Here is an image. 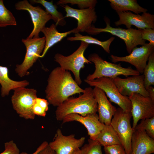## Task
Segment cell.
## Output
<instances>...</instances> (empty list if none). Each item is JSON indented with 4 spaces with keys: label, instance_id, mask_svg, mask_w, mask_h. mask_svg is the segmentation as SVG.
<instances>
[{
    "label": "cell",
    "instance_id": "7",
    "mask_svg": "<svg viewBox=\"0 0 154 154\" xmlns=\"http://www.w3.org/2000/svg\"><path fill=\"white\" fill-rule=\"evenodd\" d=\"M112 118L110 125L116 132L126 154H131V141L133 132L131 124V112L119 108Z\"/></svg>",
    "mask_w": 154,
    "mask_h": 154
},
{
    "label": "cell",
    "instance_id": "13",
    "mask_svg": "<svg viewBox=\"0 0 154 154\" xmlns=\"http://www.w3.org/2000/svg\"><path fill=\"white\" fill-rule=\"evenodd\" d=\"M144 76L143 74L132 76L123 78L118 76L112 79L120 93L129 97L132 93H137L147 97L149 94L144 85Z\"/></svg>",
    "mask_w": 154,
    "mask_h": 154
},
{
    "label": "cell",
    "instance_id": "19",
    "mask_svg": "<svg viewBox=\"0 0 154 154\" xmlns=\"http://www.w3.org/2000/svg\"><path fill=\"white\" fill-rule=\"evenodd\" d=\"M131 154H151L154 153V139L144 130L134 131L131 139Z\"/></svg>",
    "mask_w": 154,
    "mask_h": 154
},
{
    "label": "cell",
    "instance_id": "29",
    "mask_svg": "<svg viewBox=\"0 0 154 154\" xmlns=\"http://www.w3.org/2000/svg\"><path fill=\"white\" fill-rule=\"evenodd\" d=\"M49 103L46 99L37 97L33 105V112L35 116L44 117L48 109Z\"/></svg>",
    "mask_w": 154,
    "mask_h": 154
},
{
    "label": "cell",
    "instance_id": "32",
    "mask_svg": "<svg viewBox=\"0 0 154 154\" xmlns=\"http://www.w3.org/2000/svg\"><path fill=\"white\" fill-rule=\"evenodd\" d=\"M5 150L0 154H20V150L13 140L7 142L4 144Z\"/></svg>",
    "mask_w": 154,
    "mask_h": 154
},
{
    "label": "cell",
    "instance_id": "10",
    "mask_svg": "<svg viewBox=\"0 0 154 154\" xmlns=\"http://www.w3.org/2000/svg\"><path fill=\"white\" fill-rule=\"evenodd\" d=\"M154 50V45L149 43H146L140 47L134 48L128 55L119 57L112 55L110 56V59L114 63L119 62L129 63L134 66L136 70L142 74L147 65L149 56Z\"/></svg>",
    "mask_w": 154,
    "mask_h": 154
},
{
    "label": "cell",
    "instance_id": "28",
    "mask_svg": "<svg viewBox=\"0 0 154 154\" xmlns=\"http://www.w3.org/2000/svg\"><path fill=\"white\" fill-rule=\"evenodd\" d=\"M98 1L96 0H60L57 3V5H65L70 3L71 5H77L80 9L94 8Z\"/></svg>",
    "mask_w": 154,
    "mask_h": 154
},
{
    "label": "cell",
    "instance_id": "25",
    "mask_svg": "<svg viewBox=\"0 0 154 154\" xmlns=\"http://www.w3.org/2000/svg\"><path fill=\"white\" fill-rule=\"evenodd\" d=\"M74 37H68L67 40L70 41L80 40L88 44H90L98 45L101 46L107 53H110V46L111 43L115 39L114 37H111L105 41H101L97 38L87 35H83L79 33H75Z\"/></svg>",
    "mask_w": 154,
    "mask_h": 154
},
{
    "label": "cell",
    "instance_id": "30",
    "mask_svg": "<svg viewBox=\"0 0 154 154\" xmlns=\"http://www.w3.org/2000/svg\"><path fill=\"white\" fill-rule=\"evenodd\" d=\"M88 142L82 147L81 154H103L102 146L98 142L90 138Z\"/></svg>",
    "mask_w": 154,
    "mask_h": 154
},
{
    "label": "cell",
    "instance_id": "5",
    "mask_svg": "<svg viewBox=\"0 0 154 154\" xmlns=\"http://www.w3.org/2000/svg\"><path fill=\"white\" fill-rule=\"evenodd\" d=\"M89 44L81 41L78 48L72 54L67 56L57 53L54 56V60L60 65V67L65 70L71 71L74 77V80L79 85L82 81L80 77V71L85 67V64L92 63L84 56V52Z\"/></svg>",
    "mask_w": 154,
    "mask_h": 154
},
{
    "label": "cell",
    "instance_id": "15",
    "mask_svg": "<svg viewBox=\"0 0 154 154\" xmlns=\"http://www.w3.org/2000/svg\"><path fill=\"white\" fill-rule=\"evenodd\" d=\"M61 6L66 12L64 18L71 17L77 20V27L75 28L76 33L87 32L92 27V23H95L97 21V16L95 8L80 9H74L67 5Z\"/></svg>",
    "mask_w": 154,
    "mask_h": 154
},
{
    "label": "cell",
    "instance_id": "27",
    "mask_svg": "<svg viewBox=\"0 0 154 154\" xmlns=\"http://www.w3.org/2000/svg\"><path fill=\"white\" fill-rule=\"evenodd\" d=\"M16 25V20L13 14L5 6L3 1L0 0V27Z\"/></svg>",
    "mask_w": 154,
    "mask_h": 154
},
{
    "label": "cell",
    "instance_id": "1",
    "mask_svg": "<svg viewBox=\"0 0 154 154\" xmlns=\"http://www.w3.org/2000/svg\"><path fill=\"white\" fill-rule=\"evenodd\" d=\"M84 91L73 79L70 72L60 66L50 72L45 90L46 99L49 104L55 107L60 106L73 95Z\"/></svg>",
    "mask_w": 154,
    "mask_h": 154
},
{
    "label": "cell",
    "instance_id": "3",
    "mask_svg": "<svg viewBox=\"0 0 154 154\" xmlns=\"http://www.w3.org/2000/svg\"><path fill=\"white\" fill-rule=\"evenodd\" d=\"M88 60L93 63L95 66L93 73L89 74L86 79L92 80L101 77L113 78L122 75L127 77L129 76L140 75V73L131 67L127 68L122 67L120 63H112L103 60L97 54H90Z\"/></svg>",
    "mask_w": 154,
    "mask_h": 154
},
{
    "label": "cell",
    "instance_id": "16",
    "mask_svg": "<svg viewBox=\"0 0 154 154\" xmlns=\"http://www.w3.org/2000/svg\"><path fill=\"white\" fill-rule=\"evenodd\" d=\"M119 19L114 22L118 26L125 25L127 29L134 25L138 29L150 28L154 29V15L147 12L143 13L141 15L134 14L130 11L117 12Z\"/></svg>",
    "mask_w": 154,
    "mask_h": 154
},
{
    "label": "cell",
    "instance_id": "6",
    "mask_svg": "<svg viewBox=\"0 0 154 154\" xmlns=\"http://www.w3.org/2000/svg\"><path fill=\"white\" fill-rule=\"evenodd\" d=\"M11 97L13 109L21 117L33 119L35 116L33 111L35 100L37 97L36 90L21 87L14 90Z\"/></svg>",
    "mask_w": 154,
    "mask_h": 154
},
{
    "label": "cell",
    "instance_id": "14",
    "mask_svg": "<svg viewBox=\"0 0 154 154\" xmlns=\"http://www.w3.org/2000/svg\"><path fill=\"white\" fill-rule=\"evenodd\" d=\"M84 137L77 139L74 134L64 135L61 130L58 129L53 141L48 145L57 154H70L74 151L81 147L85 142Z\"/></svg>",
    "mask_w": 154,
    "mask_h": 154
},
{
    "label": "cell",
    "instance_id": "21",
    "mask_svg": "<svg viewBox=\"0 0 154 154\" xmlns=\"http://www.w3.org/2000/svg\"><path fill=\"white\" fill-rule=\"evenodd\" d=\"M7 67L0 65V84L1 93L2 97L9 95L10 91L19 87H25L29 84L27 80L16 81L12 80L9 76Z\"/></svg>",
    "mask_w": 154,
    "mask_h": 154
},
{
    "label": "cell",
    "instance_id": "12",
    "mask_svg": "<svg viewBox=\"0 0 154 154\" xmlns=\"http://www.w3.org/2000/svg\"><path fill=\"white\" fill-rule=\"evenodd\" d=\"M128 98L131 104V112L133 119L132 128L134 131L140 120L154 117V101L149 97H145L137 93H132Z\"/></svg>",
    "mask_w": 154,
    "mask_h": 154
},
{
    "label": "cell",
    "instance_id": "23",
    "mask_svg": "<svg viewBox=\"0 0 154 154\" xmlns=\"http://www.w3.org/2000/svg\"><path fill=\"white\" fill-rule=\"evenodd\" d=\"M94 140L104 147L121 144L116 132L110 125L105 126Z\"/></svg>",
    "mask_w": 154,
    "mask_h": 154
},
{
    "label": "cell",
    "instance_id": "22",
    "mask_svg": "<svg viewBox=\"0 0 154 154\" xmlns=\"http://www.w3.org/2000/svg\"><path fill=\"white\" fill-rule=\"evenodd\" d=\"M112 8L117 12L130 11L139 14L147 10L140 6L136 0H108Z\"/></svg>",
    "mask_w": 154,
    "mask_h": 154
},
{
    "label": "cell",
    "instance_id": "26",
    "mask_svg": "<svg viewBox=\"0 0 154 154\" xmlns=\"http://www.w3.org/2000/svg\"><path fill=\"white\" fill-rule=\"evenodd\" d=\"M148 62L143 73L144 85L146 89L150 86L154 85V51L149 56Z\"/></svg>",
    "mask_w": 154,
    "mask_h": 154
},
{
    "label": "cell",
    "instance_id": "18",
    "mask_svg": "<svg viewBox=\"0 0 154 154\" xmlns=\"http://www.w3.org/2000/svg\"><path fill=\"white\" fill-rule=\"evenodd\" d=\"M94 97L98 104V111L100 121L106 125H110L112 119L117 109L108 99L104 92L101 89H93Z\"/></svg>",
    "mask_w": 154,
    "mask_h": 154
},
{
    "label": "cell",
    "instance_id": "11",
    "mask_svg": "<svg viewBox=\"0 0 154 154\" xmlns=\"http://www.w3.org/2000/svg\"><path fill=\"white\" fill-rule=\"evenodd\" d=\"M18 10H24L30 14L33 25V29L27 38H31L39 37V33L46 23L52 19L51 15L39 6H33L27 0L19 1L15 4Z\"/></svg>",
    "mask_w": 154,
    "mask_h": 154
},
{
    "label": "cell",
    "instance_id": "4",
    "mask_svg": "<svg viewBox=\"0 0 154 154\" xmlns=\"http://www.w3.org/2000/svg\"><path fill=\"white\" fill-rule=\"evenodd\" d=\"M104 20L106 24L105 28H97L92 24L87 33L90 35H96L101 32H108L118 37L124 41L126 50L129 54L137 46L139 45L142 46L146 44L145 40L142 38L140 29L132 28L125 29L119 27L114 28L110 26V20L108 17H105Z\"/></svg>",
    "mask_w": 154,
    "mask_h": 154
},
{
    "label": "cell",
    "instance_id": "20",
    "mask_svg": "<svg viewBox=\"0 0 154 154\" xmlns=\"http://www.w3.org/2000/svg\"><path fill=\"white\" fill-rule=\"evenodd\" d=\"M56 26L55 24H52L49 27L45 26L41 30V32L44 34L45 38V43L43 51L40 57H43L49 48L68 35L72 33H76L75 28L65 32L60 33L57 30Z\"/></svg>",
    "mask_w": 154,
    "mask_h": 154
},
{
    "label": "cell",
    "instance_id": "31",
    "mask_svg": "<svg viewBox=\"0 0 154 154\" xmlns=\"http://www.w3.org/2000/svg\"><path fill=\"white\" fill-rule=\"evenodd\" d=\"M135 130H144L151 138L154 139V117L142 120L137 124Z\"/></svg>",
    "mask_w": 154,
    "mask_h": 154
},
{
    "label": "cell",
    "instance_id": "36",
    "mask_svg": "<svg viewBox=\"0 0 154 154\" xmlns=\"http://www.w3.org/2000/svg\"><path fill=\"white\" fill-rule=\"evenodd\" d=\"M48 144L46 141H43L40 145L37 148L36 151L32 154H29L26 152H23L20 153V154H37L40 151L46 147Z\"/></svg>",
    "mask_w": 154,
    "mask_h": 154
},
{
    "label": "cell",
    "instance_id": "35",
    "mask_svg": "<svg viewBox=\"0 0 154 154\" xmlns=\"http://www.w3.org/2000/svg\"><path fill=\"white\" fill-rule=\"evenodd\" d=\"M37 154H57L48 145L40 151Z\"/></svg>",
    "mask_w": 154,
    "mask_h": 154
},
{
    "label": "cell",
    "instance_id": "17",
    "mask_svg": "<svg viewBox=\"0 0 154 154\" xmlns=\"http://www.w3.org/2000/svg\"><path fill=\"white\" fill-rule=\"evenodd\" d=\"M74 121L80 123L85 127L90 138L93 140L105 126L104 124L100 121L98 115L96 113L89 114L84 116L77 114H69L64 118L62 123L63 124Z\"/></svg>",
    "mask_w": 154,
    "mask_h": 154
},
{
    "label": "cell",
    "instance_id": "38",
    "mask_svg": "<svg viewBox=\"0 0 154 154\" xmlns=\"http://www.w3.org/2000/svg\"><path fill=\"white\" fill-rule=\"evenodd\" d=\"M70 154H81L80 149L78 148Z\"/></svg>",
    "mask_w": 154,
    "mask_h": 154
},
{
    "label": "cell",
    "instance_id": "8",
    "mask_svg": "<svg viewBox=\"0 0 154 154\" xmlns=\"http://www.w3.org/2000/svg\"><path fill=\"white\" fill-rule=\"evenodd\" d=\"M22 42L26 48V53L23 62L16 66L15 70L18 75L23 77L33 66L42 52L45 45V38L42 37L22 39Z\"/></svg>",
    "mask_w": 154,
    "mask_h": 154
},
{
    "label": "cell",
    "instance_id": "9",
    "mask_svg": "<svg viewBox=\"0 0 154 154\" xmlns=\"http://www.w3.org/2000/svg\"><path fill=\"white\" fill-rule=\"evenodd\" d=\"M84 81L90 86L102 90L110 101L117 104L124 111L131 112V104L128 97L123 96L120 93L112 78L103 77L92 80L85 79Z\"/></svg>",
    "mask_w": 154,
    "mask_h": 154
},
{
    "label": "cell",
    "instance_id": "24",
    "mask_svg": "<svg viewBox=\"0 0 154 154\" xmlns=\"http://www.w3.org/2000/svg\"><path fill=\"white\" fill-rule=\"evenodd\" d=\"M30 2L32 4H40L45 8V11L50 14L52 19L55 23V25L61 26L65 25L66 21L62 14L57 10L56 5H54L52 0L48 2L45 0H30Z\"/></svg>",
    "mask_w": 154,
    "mask_h": 154
},
{
    "label": "cell",
    "instance_id": "2",
    "mask_svg": "<svg viewBox=\"0 0 154 154\" xmlns=\"http://www.w3.org/2000/svg\"><path fill=\"white\" fill-rule=\"evenodd\" d=\"M84 90V92L78 97H70L57 107L55 113L57 121H62L66 116L70 114H77L84 116L89 114L96 113L98 104L93 89L89 87Z\"/></svg>",
    "mask_w": 154,
    "mask_h": 154
},
{
    "label": "cell",
    "instance_id": "37",
    "mask_svg": "<svg viewBox=\"0 0 154 154\" xmlns=\"http://www.w3.org/2000/svg\"><path fill=\"white\" fill-rule=\"evenodd\" d=\"M149 95V97L154 101V88L151 86H149L146 89Z\"/></svg>",
    "mask_w": 154,
    "mask_h": 154
},
{
    "label": "cell",
    "instance_id": "34",
    "mask_svg": "<svg viewBox=\"0 0 154 154\" xmlns=\"http://www.w3.org/2000/svg\"><path fill=\"white\" fill-rule=\"evenodd\" d=\"M140 29L142 39L149 41L150 43L154 45V29L146 28Z\"/></svg>",
    "mask_w": 154,
    "mask_h": 154
},
{
    "label": "cell",
    "instance_id": "33",
    "mask_svg": "<svg viewBox=\"0 0 154 154\" xmlns=\"http://www.w3.org/2000/svg\"><path fill=\"white\" fill-rule=\"evenodd\" d=\"M105 154H126L121 144H117L104 147Z\"/></svg>",
    "mask_w": 154,
    "mask_h": 154
}]
</instances>
